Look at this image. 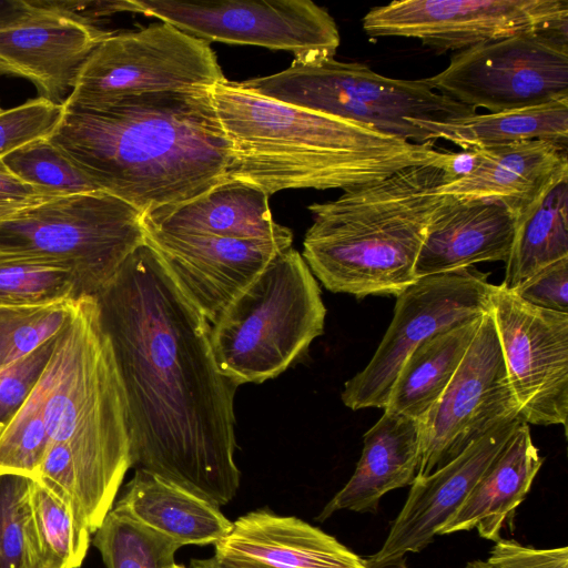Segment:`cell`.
<instances>
[{"mask_svg":"<svg viewBox=\"0 0 568 568\" xmlns=\"http://www.w3.org/2000/svg\"><path fill=\"white\" fill-rule=\"evenodd\" d=\"M34 9L54 14L74 23L100 29L98 22L115 13L126 12V0L75 1V0H27Z\"/></svg>","mask_w":568,"mask_h":568,"instance_id":"obj_40","label":"cell"},{"mask_svg":"<svg viewBox=\"0 0 568 568\" xmlns=\"http://www.w3.org/2000/svg\"><path fill=\"white\" fill-rule=\"evenodd\" d=\"M143 230L144 243L209 324L280 252L292 246L278 240Z\"/></svg>","mask_w":568,"mask_h":568,"instance_id":"obj_16","label":"cell"},{"mask_svg":"<svg viewBox=\"0 0 568 568\" xmlns=\"http://www.w3.org/2000/svg\"><path fill=\"white\" fill-rule=\"evenodd\" d=\"M52 197L18 179L0 160V222Z\"/></svg>","mask_w":568,"mask_h":568,"instance_id":"obj_41","label":"cell"},{"mask_svg":"<svg viewBox=\"0 0 568 568\" xmlns=\"http://www.w3.org/2000/svg\"><path fill=\"white\" fill-rule=\"evenodd\" d=\"M542 462L528 424L521 420L438 535L477 529L480 537L497 542L500 529L513 524Z\"/></svg>","mask_w":568,"mask_h":568,"instance_id":"obj_24","label":"cell"},{"mask_svg":"<svg viewBox=\"0 0 568 568\" xmlns=\"http://www.w3.org/2000/svg\"><path fill=\"white\" fill-rule=\"evenodd\" d=\"M325 315L318 283L291 246L210 324L217 368L237 386L274 378L323 333Z\"/></svg>","mask_w":568,"mask_h":568,"instance_id":"obj_6","label":"cell"},{"mask_svg":"<svg viewBox=\"0 0 568 568\" xmlns=\"http://www.w3.org/2000/svg\"><path fill=\"white\" fill-rule=\"evenodd\" d=\"M464 568H489L486 561L474 560L467 562Z\"/></svg>","mask_w":568,"mask_h":568,"instance_id":"obj_45","label":"cell"},{"mask_svg":"<svg viewBox=\"0 0 568 568\" xmlns=\"http://www.w3.org/2000/svg\"><path fill=\"white\" fill-rule=\"evenodd\" d=\"M493 284L474 266L418 277L396 296L393 320L369 363L345 383L344 405L385 408L407 356L423 341L490 310Z\"/></svg>","mask_w":568,"mask_h":568,"instance_id":"obj_12","label":"cell"},{"mask_svg":"<svg viewBox=\"0 0 568 568\" xmlns=\"http://www.w3.org/2000/svg\"><path fill=\"white\" fill-rule=\"evenodd\" d=\"M516 225V216L499 202L446 195L418 254L416 278L481 262H506Z\"/></svg>","mask_w":568,"mask_h":568,"instance_id":"obj_21","label":"cell"},{"mask_svg":"<svg viewBox=\"0 0 568 568\" xmlns=\"http://www.w3.org/2000/svg\"><path fill=\"white\" fill-rule=\"evenodd\" d=\"M83 296L67 267L0 252V306H38Z\"/></svg>","mask_w":568,"mask_h":568,"instance_id":"obj_30","label":"cell"},{"mask_svg":"<svg viewBox=\"0 0 568 568\" xmlns=\"http://www.w3.org/2000/svg\"><path fill=\"white\" fill-rule=\"evenodd\" d=\"M106 568H171L181 547L113 505L93 537Z\"/></svg>","mask_w":568,"mask_h":568,"instance_id":"obj_29","label":"cell"},{"mask_svg":"<svg viewBox=\"0 0 568 568\" xmlns=\"http://www.w3.org/2000/svg\"><path fill=\"white\" fill-rule=\"evenodd\" d=\"M457 160L405 168L311 204L302 256L313 275L358 298L400 294L417 280L418 254L446 199L438 191L458 174Z\"/></svg>","mask_w":568,"mask_h":568,"instance_id":"obj_4","label":"cell"},{"mask_svg":"<svg viewBox=\"0 0 568 568\" xmlns=\"http://www.w3.org/2000/svg\"><path fill=\"white\" fill-rule=\"evenodd\" d=\"M420 460V422L384 409L364 435L354 474L316 518L324 521L335 511L376 513L388 491L412 485Z\"/></svg>","mask_w":568,"mask_h":568,"instance_id":"obj_22","label":"cell"},{"mask_svg":"<svg viewBox=\"0 0 568 568\" xmlns=\"http://www.w3.org/2000/svg\"><path fill=\"white\" fill-rule=\"evenodd\" d=\"M469 152L470 168L438 192L499 202L517 220L555 183L568 176L567 150L546 141L513 142Z\"/></svg>","mask_w":568,"mask_h":568,"instance_id":"obj_19","label":"cell"},{"mask_svg":"<svg viewBox=\"0 0 568 568\" xmlns=\"http://www.w3.org/2000/svg\"><path fill=\"white\" fill-rule=\"evenodd\" d=\"M521 420L517 417L499 424L442 468L415 478L384 545L373 557H403L432 542Z\"/></svg>","mask_w":568,"mask_h":568,"instance_id":"obj_17","label":"cell"},{"mask_svg":"<svg viewBox=\"0 0 568 568\" xmlns=\"http://www.w3.org/2000/svg\"><path fill=\"white\" fill-rule=\"evenodd\" d=\"M171 568H186V567L183 565L174 564Z\"/></svg>","mask_w":568,"mask_h":568,"instance_id":"obj_46","label":"cell"},{"mask_svg":"<svg viewBox=\"0 0 568 568\" xmlns=\"http://www.w3.org/2000/svg\"><path fill=\"white\" fill-rule=\"evenodd\" d=\"M55 338L12 363L0 373V432L24 405L39 383Z\"/></svg>","mask_w":568,"mask_h":568,"instance_id":"obj_37","label":"cell"},{"mask_svg":"<svg viewBox=\"0 0 568 568\" xmlns=\"http://www.w3.org/2000/svg\"><path fill=\"white\" fill-rule=\"evenodd\" d=\"M94 297L124 390L131 467L226 505L240 487L237 385L217 368L209 322L145 243Z\"/></svg>","mask_w":568,"mask_h":568,"instance_id":"obj_1","label":"cell"},{"mask_svg":"<svg viewBox=\"0 0 568 568\" xmlns=\"http://www.w3.org/2000/svg\"><path fill=\"white\" fill-rule=\"evenodd\" d=\"M77 300L38 306H0V373L59 335Z\"/></svg>","mask_w":568,"mask_h":568,"instance_id":"obj_34","label":"cell"},{"mask_svg":"<svg viewBox=\"0 0 568 568\" xmlns=\"http://www.w3.org/2000/svg\"><path fill=\"white\" fill-rule=\"evenodd\" d=\"M239 83L264 98L353 121L415 143L432 141L409 119L444 121L476 113L436 92L423 79L389 78L366 64L335 59L316 64L293 61L281 72Z\"/></svg>","mask_w":568,"mask_h":568,"instance_id":"obj_7","label":"cell"},{"mask_svg":"<svg viewBox=\"0 0 568 568\" xmlns=\"http://www.w3.org/2000/svg\"><path fill=\"white\" fill-rule=\"evenodd\" d=\"M1 111H2V110L0 109V112H1Z\"/></svg>","mask_w":568,"mask_h":568,"instance_id":"obj_47","label":"cell"},{"mask_svg":"<svg viewBox=\"0 0 568 568\" xmlns=\"http://www.w3.org/2000/svg\"><path fill=\"white\" fill-rule=\"evenodd\" d=\"M214 546L230 568H365L336 538L293 516L257 509L239 517Z\"/></svg>","mask_w":568,"mask_h":568,"instance_id":"obj_18","label":"cell"},{"mask_svg":"<svg viewBox=\"0 0 568 568\" xmlns=\"http://www.w3.org/2000/svg\"><path fill=\"white\" fill-rule=\"evenodd\" d=\"M567 32L534 31L455 53L424 82L474 110L498 112L568 100Z\"/></svg>","mask_w":568,"mask_h":568,"instance_id":"obj_11","label":"cell"},{"mask_svg":"<svg viewBox=\"0 0 568 568\" xmlns=\"http://www.w3.org/2000/svg\"><path fill=\"white\" fill-rule=\"evenodd\" d=\"M29 486L28 477L0 475V568H43Z\"/></svg>","mask_w":568,"mask_h":568,"instance_id":"obj_32","label":"cell"},{"mask_svg":"<svg viewBox=\"0 0 568 568\" xmlns=\"http://www.w3.org/2000/svg\"><path fill=\"white\" fill-rule=\"evenodd\" d=\"M231 148L229 180L268 196L283 190H348L405 168L454 163L459 153L264 98L225 80L211 88Z\"/></svg>","mask_w":568,"mask_h":568,"instance_id":"obj_3","label":"cell"},{"mask_svg":"<svg viewBox=\"0 0 568 568\" xmlns=\"http://www.w3.org/2000/svg\"><path fill=\"white\" fill-rule=\"evenodd\" d=\"M63 105L37 98L0 112V160L12 151L48 138L58 125Z\"/></svg>","mask_w":568,"mask_h":568,"instance_id":"obj_36","label":"cell"},{"mask_svg":"<svg viewBox=\"0 0 568 568\" xmlns=\"http://www.w3.org/2000/svg\"><path fill=\"white\" fill-rule=\"evenodd\" d=\"M567 0H404L371 9V38L419 40L437 52L463 51L534 31L567 32Z\"/></svg>","mask_w":568,"mask_h":568,"instance_id":"obj_14","label":"cell"},{"mask_svg":"<svg viewBox=\"0 0 568 568\" xmlns=\"http://www.w3.org/2000/svg\"><path fill=\"white\" fill-rule=\"evenodd\" d=\"M225 80L207 42L160 21L102 38L64 104L91 106L149 92L211 89Z\"/></svg>","mask_w":568,"mask_h":568,"instance_id":"obj_9","label":"cell"},{"mask_svg":"<svg viewBox=\"0 0 568 568\" xmlns=\"http://www.w3.org/2000/svg\"><path fill=\"white\" fill-rule=\"evenodd\" d=\"M513 293L537 307L568 314V257L544 267Z\"/></svg>","mask_w":568,"mask_h":568,"instance_id":"obj_38","label":"cell"},{"mask_svg":"<svg viewBox=\"0 0 568 568\" xmlns=\"http://www.w3.org/2000/svg\"><path fill=\"white\" fill-rule=\"evenodd\" d=\"M465 151L521 141H546L567 150L568 100L498 112L474 113L444 121L408 120Z\"/></svg>","mask_w":568,"mask_h":568,"instance_id":"obj_26","label":"cell"},{"mask_svg":"<svg viewBox=\"0 0 568 568\" xmlns=\"http://www.w3.org/2000/svg\"><path fill=\"white\" fill-rule=\"evenodd\" d=\"M114 506L181 546L215 545L232 528L216 505L143 469H135Z\"/></svg>","mask_w":568,"mask_h":568,"instance_id":"obj_25","label":"cell"},{"mask_svg":"<svg viewBox=\"0 0 568 568\" xmlns=\"http://www.w3.org/2000/svg\"><path fill=\"white\" fill-rule=\"evenodd\" d=\"M520 416L490 310L449 384L420 420L416 478L442 468L499 424Z\"/></svg>","mask_w":568,"mask_h":568,"instance_id":"obj_13","label":"cell"},{"mask_svg":"<svg viewBox=\"0 0 568 568\" xmlns=\"http://www.w3.org/2000/svg\"><path fill=\"white\" fill-rule=\"evenodd\" d=\"M481 317L452 325L417 345L405 359L384 409L420 422L456 373Z\"/></svg>","mask_w":568,"mask_h":568,"instance_id":"obj_27","label":"cell"},{"mask_svg":"<svg viewBox=\"0 0 568 568\" xmlns=\"http://www.w3.org/2000/svg\"><path fill=\"white\" fill-rule=\"evenodd\" d=\"M486 562L489 568H568V548L537 549L499 539Z\"/></svg>","mask_w":568,"mask_h":568,"instance_id":"obj_39","label":"cell"},{"mask_svg":"<svg viewBox=\"0 0 568 568\" xmlns=\"http://www.w3.org/2000/svg\"><path fill=\"white\" fill-rule=\"evenodd\" d=\"M49 444L40 383L0 432V475L34 479Z\"/></svg>","mask_w":568,"mask_h":568,"instance_id":"obj_35","label":"cell"},{"mask_svg":"<svg viewBox=\"0 0 568 568\" xmlns=\"http://www.w3.org/2000/svg\"><path fill=\"white\" fill-rule=\"evenodd\" d=\"M142 225L196 235L293 242L292 231L273 220L264 191L229 179L200 196L143 215Z\"/></svg>","mask_w":568,"mask_h":568,"instance_id":"obj_23","label":"cell"},{"mask_svg":"<svg viewBox=\"0 0 568 568\" xmlns=\"http://www.w3.org/2000/svg\"><path fill=\"white\" fill-rule=\"evenodd\" d=\"M109 32L47 13L0 30V74L32 82L39 98L63 105L88 57Z\"/></svg>","mask_w":568,"mask_h":568,"instance_id":"obj_20","label":"cell"},{"mask_svg":"<svg viewBox=\"0 0 568 568\" xmlns=\"http://www.w3.org/2000/svg\"><path fill=\"white\" fill-rule=\"evenodd\" d=\"M48 140L101 191L142 216L207 192L226 180L231 163L211 89L63 104Z\"/></svg>","mask_w":568,"mask_h":568,"instance_id":"obj_2","label":"cell"},{"mask_svg":"<svg viewBox=\"0 0 568 568\" xmlns=\"http://www.w3.org/2000/svg\"><path fill=\"white\" fill-rule=\"evenodd\" d=\"M144 244L142 214L97 191L55 196L0 222V252L57 263L95 296Z\"/></svg>","mask_w":568,"mask_h":568,"instance_id":"obj_8","label":"cell"},{"mask_svg":"<svg viewBox=\"0 0 568 568\" xmlns=\"http://www.w3.org/2000/svg\"><path fill=\"white\" fill-rule=\"evenodd\" d=\"M126 12L156 18L207 43L288 51L302 64L335 59L341 43L334 18L310 0H126Z\"/></svg>","mask_w":568,"mask_h":568,"instance_id":"obj_10","label":"cell"},{"mask_svg":"<svg viewBox=\"0 0 568 568\" xmlns=\"http://www.w3.org/2000/svg\"><path fill=\"white\" fill-rule=\"evenodd\" d=\"M39 383L49 443L69 452L83 518L94 534L131 468L124 390L94 296L77 300Z\"/></svg>","mask_w":568,"mask_h":568,"instance_id":"obj_5","label":"cell"},{"mask_svg":"<svg viewBox=\"0 0 568 568\" xmlns=\"http://www.w3.org/2000/svg\"><path fill=\"white\" fill-rule=\"evenodd\" d=\"M191 568H230L220 562L214 556L206 559H192Z\"/></svg>","mask_w":568,"mask_h":568,"instance_id":"obj_44","label":"cell"},{"mask_svg":"<svg viewBox=\"0 0 568 568\" xmlns=\"http://www.w3.org/2000/svg\"><path fill=\"white\" fill-rule=\"evenodd\" d=\"M45 14L27 0H0V30L38 20Z\"/></svg>","mask_w":568,"mask_h":568,"instance_id":"obj_42","label":"cell"},{"mask_svg":"<svg viewBox=\"0 0 568 568\" xmlns=\"http://www.w3.org/2000/svg\"><path fill=\"white\" fill-rule=\"evenodd\" d=\"M568 257V176L546 191L518 220L505 277L515 291L537 272Z\"/></svg>","mask_w":568,"mask_h":568,"instance_id":"obj_28","label":"cell"},{"mask_svg":"<svg viewBox=\"0 0 568 568\" xmlns=\"http://www.w3.org/2000/svg\"><path fill=\"white\" fill-rule=\"evenodd\" d=\"M365 568H408L405 557L376 559L373 556L365 559Z\"/></svg>","mask_w":568,"mask_h":568,"instance_id":"obj_43","label":"cell"},{"mask_svg":"<svg viewBox=\"0 0 568 568\" xmlns=\"http://www.w3.org/2000/svg\"><path fill=\"white\" fill-rule=\"evenodd\" d=\"M29 498L43 568H80L91 541L89 529L37 480L30 479Z\"/></svg>","mask_w":568,"mask_h":568,"instance_id":"obj_31","label":"cell"},{"mask_svg":"<svg viewBox=\"0 0 568 568\" xmlns=\"http://www.w3.org/2000/svg\"><path fill=\"white\" fill-rule=\"evenodd\" d=\"M490 313L521 418L567 426L568 314L531 305L493 285Z\"/></svg>","mask_w":568,"mask_h":568,"instance_id":"obj_15","label":"cell"},{"mask_svg":"<svg viewBox=\"0 0 568 568\" xmlns=\"http://www.w3.org/2000/svg\"><path fill=\"white\" fill-rule=\"evenodd\" d=\"M1 162L24 183L54 196L101 191L48 138L32 141L4 155Z\"/></svg>","mask_w":568,"mask_h":568,"instance_id":"obj_33","label":"cell"}]
</instances>
